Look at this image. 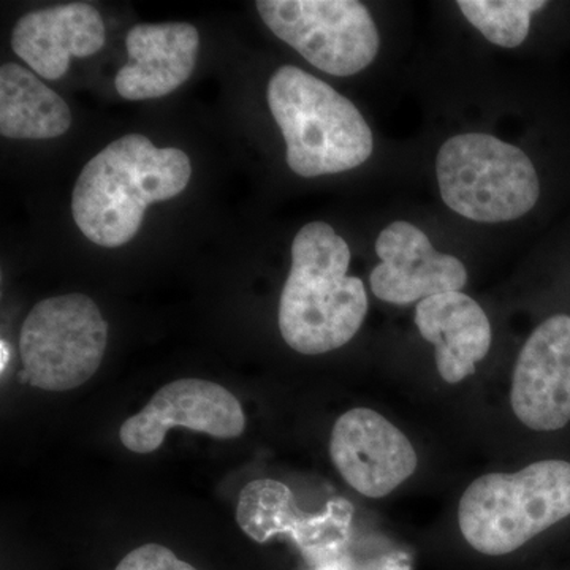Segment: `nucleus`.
<instances>
[{
    "label": "nucleus",
    "instance_id": "15",
    "mask_svg": "<svg viewBox=\"0 0 570 570\" xmlns=\"http://www.w3.org/2000/svg\"><path fill=\"white\" fill-rule=\"evenodd\" d=\"M420 335L433 344L439 376L459 384L475 373L491 347V325L485 311L463 292L430 296L415 309Z\"/></svg>",
    "mask_w": 570,
    "mask_h": 570
},
{
    "label": "nucleus",
    "instance_id": "2",
    "mask_svg": "<svg viewBox=\"0 0 570 570\" xmlns=\"http://www.w3.org/2000/svg\"><path fill=\"white\" fill-rule=\"evenodd\" d=\"M351 249L332 225L306 224L292 245V268L279 302L285 343L303 355L346 346L367 313L360 277L348 276Z\"/></svg>",
    "mask_w": 570,
    "mask_h": 570
},
{
    "label": "nucleus",
    "instance_id": "14",
    "mask_svg": "<svg viewBox=\"0 0 570 570\" xmlns=\"http://www.w3.org/2000/svg\"><path fill=\"white\" fill-rule=\"evenodd\" d=\"M126 48L129 61L116 75V91L126 100L159 99L189 80L200 36L189 22L137 24Z\"/></svg>",
    "mask_w": 570,
    "mask_h": 570
},
{
    "label": "nucleus",
    "instance_id": "11",
    "mask_svg": "<svg viewBox=\"0 0 570 570\" xmlns=\"http://www.w3.org/2000/svg\"><path fill=\"white\" fill-rule=\"evenodd\" d=\"M510 404L524 426L557 431L570 422V317L547 318L531 333L513 370Z\"/></svg>",
    "mask_w": 570,
    "mask_h": 570
},
{
    "label": "nucleus",
    "instance_id": "19",
    "mask_svg": "<svg viewBox=\"0 0 570 570\" xmlns=\"http://www.w3.org/2000/svg\"><path fill=\"white\" fill-rule=\"evenodd\" d=\"M0 354H2V360H0V367H2V373L6 371L7 365H9L10 362V346L6 343V341L2 340V343H0Z\"/></svg>",
    "mask_w": 570,
    "mask_h": 570
},
{
    "label": "nucleus",
    "instance_id": "8",
    "mask_svg": "<svg viewBox=\"0 0 570 570\" xmlns=\"http://www.w3.org/2000/svg\"><path fill=\"white\" fill-rule=\"evenodd\" d=\"M352 520L354 508L347 499H330L322 512L306 513L292 490L273 479L247 483L236 508L239 528L255 542L288 535L314 566L336 560L351 539Z\"/></svg>",
    "mask_w": 570,
    "mask_h": 570
},
{
    "label": "nucleus",
    "instance_id": "6",
    "mask_svg": "<svg viewBox=\"0 0 570 570\" xmlns=\"http://www.w3.org/2000/svg\"><path fill=\"white\" fill-rule=\"evenodd\" d=\"M107 343V322L89 296L41 299L21 326V382L45 392L80 387L99 370Z\"/></svg>",
    "mask_w": 570,
    "mask_h": 570
},
{
    "label": "nucleus",
    "instance_id": "18",
    "mask_svg": "<svg viewBox=\"0 0 570 570\" xmlns=\"http://www.w3.org/2000/svg\"><path fill=\"white\" fill-rule=\"evenodd\" d=\"M115 570H197L159 543H146L130 551Z\"/></svg>",
    "mask_w": 570,
    "mask_h": 570
},
{
    "label": "nucleus",
    "instance_id": "3",
    "mask_svg": "<svg viewBox=\"0 0 570 570\" xmlns=\"http://www.w3.org/2000/svg\"><path fill=\"white\" fill-rule=\"evenodd\" d=\"M268 105L287 146L288 167L303 178L354 170L373 154V132L358 108L298 67L276 70Z\"/></svg>",
    "mask_w": 570,
    "mask_h": 570
},
{
    "label": "nucleus",
    "instance_id": "4",
    "mask_svg": "<svg viewBox=\"0 0 570 570\" xmlns=\"http://www.w3.org/2000/svg\"><path fill=\"white\" fill-rule=\"evenodd\" d=\"M570 515V463L546 460L515 474H487L461 497L460 531L487 557L519 550Z\"/></svg>",
    "mask_w": 570,
    "mask_h": 570
},
{
    "label": "nucleus",
    "instance_id": "17",
    "mask_svg": "<svg viewBox=\"0 0 570 570\" xmlns=\"http://www.w3.org/2000/svg\"><path fill=\"white\" fill-rule=\"evenodd\" d=\"M466 20L493 45L517 48L527 40L531 14L546 9L540 0H460Z\"/></svg>",
    "mask_w": 570,
    "mask_h": 570
},
{
    "label": "nucleus",
    "instance_id": "9",
    "mask_svg": "<svg viewBox=\"0 0 570 570\" xmlns=\"http://www.w3.org/2000/svg\"><path fill=\"white\" fill-rule=\"evenodd\" d=\"M178 426L217 439H234L245 431V411L223 385L204 379H179L157 390L138 414L127 419L119 439L130 452L145 455L156 452L168 431Z\"/></svg>",
    "mask_w": 570,
    "mask_h": 570
},
{
    "label": "nucleus",
    "instance_id": "16",
    "mask_svg": "<svg viewBox=\"0 0 570 570\" xmlns=\"http://www.w3.org/2000/svg\"><path fill=\"white\" fill-rule=\"evenodd\" d=\"M71 126L69 105L18 63L0 69V134L14 140H50Z\"/></svg>",
    "mask_w": 570,
    "mask_h": 570
},
{
    "label": "nucleus",
    "instance_id": "5",
    "mask_svg": "<svg viewBox=\"0 0 570 570\" xmlns=\"http://www.w3.org/2000/svg\"><path fill=\"white\" fill-rule=\"evenodd\" d=\"M442 200L474 223L519 219L538 204L540 183L530 157L489 134H461L439 149Z\"/></svg>",
    "mask_w": 570,
    "mask_h": 570
},
{
    "label": "nucleus",
    "instance_id": "1",
    "mask_svg": "<svg viewBox=\"0 0 570 570\" xmlns=\"http://www.w3.org/2000/svg\"><path fill=\"white\" fill-rule=\"evenodd\" d=\"M190 176L193 165L181 149L157 148L145 135L129 134L82 168L71 214L94 245L124 246L140 230L146 208L181 194Z\"/></svg>",
    "mask_w": 570,
    "mask_h": 570
},
{
    "label": "nucleus",
    "instance_id": "12",
    "mask_svg": "<svg viewBox=\"0 0 570 570\" xmlns=\"http://www.w3.org/2000/svg\"><path fill=\"white\" fill-rule=\"evenodd\" d=\"M381 264L370 276L371 291L390 305H411L430 296L461 292L468 269L460 258L434 249L414 224L396 220L376 242Z\"/></svg>",
    "mask_w": 570,
    "mask_h": 570
},
{
    "label": "nucleus",
    "instance_id": "10",
    "mask_svg": "<svg viewBox=\"0 0 570 570\" xmlns=\"http://www.w3.org/2000/svg\"><path fill=\"white\" fill-rule=\"evenodd\" d=\"M330 455L341 478L366 498H384L417 469L406 434L371 409H352L336 420Z\"/></svg>",
    "mask_w": 570,
    "mask_h": 570
},
{
    "label": "nucleus",
    "instance_id": "13",
    "mask_svg": "<svg viewBox=\"0 0 570 570\" xmlns=\"http://www.w3.org/2000/svg\"><path fill=\"white\" fill-rule=\"evenodd\" d=\"M107 32L102 17L89 3L33 10L18 20L11 33L14 55L45 80H59L71 58H88L102 50Z\"/></svg>",
    "mask_w": 570,
    "mask_h": 570
},
{
    "label": "nucleus",
    "instance_id": "7",
    "mask_svg": "<svg viewBox=\"0 0 570 570\" xmlns=\"http://www.w3.org/2000/svg\"><path fill=\"white\" fill-rule=\"evenodd\" d=\"M262 20L316 69L351 77L376 59L379 32L370 10L355 0H261Z\"/></svg>",
    "mask_w": 570,
    "mask_h": 570
}]
</instances>
